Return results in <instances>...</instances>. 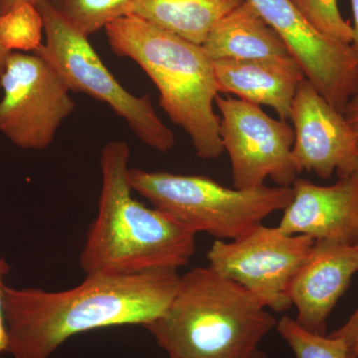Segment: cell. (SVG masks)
Masks as SVG:
<instances>
[{"label": "cell", "mask_w": 358, "mask_h": 358, "mask_svg": "<svg viewBox=\"0 0 358 358\" xmlns=\"http://www.w3.org/2000/svg\"><path fill=\"white\" fill-rule=\"evenodd\" d=\"M176 270L86 275L75 288L48 292L4 285L3 315L11 358H49L71 336L141 324L164 315L178 289Z\"/></svg>", "instance_id": "obj_1"}, {"label": "cell", "mask_w": 358, "mask_h": 358, "mask_svg": "<svg viewBox=\"0 0 358 358\" xmlns=\"http://www.w3.org/2000/svg\"><path fill=\"white\" fill-rule=\"evenodd\" d=\"M129 159L124 141H110L101 150L98 214L79 258L86 275L178 271L194 255L195 233L134 199Z\"/></svg>", "instance_id": "obj_2"}, {"label": "cell", "mask_w": 358, "mask_h": 358, "mask_svg": "<svg viewBox=\"0 0 358 358\" xmlns=\"http://www.w3.org/2000/svg\"><path fill=\"white\" fill-rule=\"evenodd\" d=\"M112 50L134 61L154 82L159 103L189 136L199 159H217L224 148L214 103L220 92L213 61L192 43L134 15L105 28Z\"/></svg>", "instance_id": "obj_3"}, {"label": "cell", "mask_w": 358, "mask_h": 358, "mask_svg": "<svg viewBox=\"0 0 358 358\" xmlns=\"http://www.w3.org/2000/svg\"><path fill=\"white\" fill-rule=\"evenodd\" d=\"M275 326L253 294L207 267L180 275L166 312L143 327L169 358H252Z\"/></svg>", "instance_id": "obj_4"}, {"label": "cell", "mask_w": 358, "mask_h": 358, "mask_svg": "<svg viewBox=\"0 0 358 358\" xmlns=\"http://www.w3.org/2000/svg\"><path fill=\"white\" fill-rule=\"evenodd\" d=\"M134 192L193 233L236 239L293 199L292 186L226 187L204 176L129 169Z\"/></svg>", "instance_id": "obj_5"}, {"label": "cell", "mask_w": 358, "mask_h": 358, "mask_svg": "<svg viewBox=\"0 0 358 358\" xmlns=\"http://www.w3.org/2000/svg\"><path fill=\"white\" fill-rule=\"evenodd\" d=\"M37 7L43 17L46 43L33 53L53 66L70 91L109 106L141 143L159 152H169L176 145V136L159 119L150 96L134 95L120 84L92 46L88 35L68 22L50 0H40Z\"/></svg>", "instance_id": "obj_6"}, {"label": "cell", "mask_w": 358, "mask_h": 358, "mask_svg": "<svg viewBox=\"0 0 358 358\" xmlns=\"http://www.w3.org/2000/svg\"><path fill=\"white\" fill-rule=\"evenodd\" d=\"M315 240L263 224L236 239L215 240L207 253L209 268L242 288L268 308L292 307L289 289L308 260Z\"/></svg>", "instance_id": "obj_7"}, {"label": "cell", "mask_w": 358, "mask_h": 358, "mask_svg": "<svg viewBox=\"0 0 358 358\" xmlns=\"http://www.w3.org/2000/svg\"><path fill=\"white\" fill-rule=\"evenodd\" d=\"M0 131L23 150L51 145L76 108L57 71L35 53L11 52L0 76Z\"/></svg>", "instance_id": "obj_8"}, {"label": "cell", "mask_w": 358, "mask_h": 358, "mask_svg": "<svg viewBox=\"0 0 358 358\" xmlns=\"http://www.w3.org/2000/svg\"><path fill=\"white\" fill-rule=\"evenodd\" d=\"M220 136L229 155L233 187L263 185L270 178L278 186H292L298 179L294 166L293 127L275 120L260 106L231 96H217Z\"/></svg>", "instance_id": "obj_9"}, {"label": "cell", "mask_w": 358, "mask_h": 358, "mask_svg": "<svg viewBox=\"0 0 358 358\" xmlns=\"http://www.w3.org/2000/svg\"><path fill=\"white\" fill-rule=\"evenodd\" d=\"M279 34L308 81L339 112L358 93V57L350 44L313 27L291 0H246Z\"/></svg>", "instance_id": "obj_10"}, {"label": "cell", "mask_w": 358, "mask_h": 358, "mask_svg": "<svg viewBox=\"0 0 358 358\" xmlns=\"http://www.w3.org/2000/svg\"><path fill=\"white\" fill-rule=\"evenodd\" d=\"M294 143L292 155L299 173L320 178H338L358 171V143L343 113L320 95L306 78L292 103Z\"/></svg>", "instance_id": "obj_11"}, {"label": "cell", "mask_w": 358, "mask_h": 358, "mask_svg": "<svg viewBox=\"0 0 358 358\" xmlns=\"http://www.w3.org/2000/svg\"><path fill=\"white\" fill-rule=\"evenodd\" d=\"M292 188L293 199L282 210L280 229L315 241L358 245V171L327 186L298 178Z\"/></svg>", "instance_id": "obj_12"}, {"label": "cell", "mask_w": 358, "mask_h": 358, "mask_svg": "<svg viewBox=\"0 0 358 358\" xmlns=\"http://www.w3.org/2000/svg\"><path fill=\"white\" fill-rule=\"evenodd\" d=\"M357 272L358 245L315 241L289 289L294 320L310 333L327 334V320Z\"/></svg>", "instance_id": "obj_13"}, {"label": "cell", "mask_w": 358, "mask_h": 358, "mask_svg": "<svg viewBox=\"0 0 358 358\" xmlns=\"http://www.w3.org/2000/svg\"><path fill=\"white\" fill-rule=\"evenodd\" d=\"M219 92L267 106L280 119H291L292 103L305 73L292 56L256 60L213 61Z\"/></svg>", "instance_id": "obj_14"}, {"label": "cell", "mask_w": 358, "mask_h": 358, "mask_svg": "<svg viewBox=\"0 0 358 358\" xmlns=\"http://www.w3.org/2000/svg\"><path fill=\"white\" fill-rule=\"evenodd\" d=\"M202 47L212 61L291 56L279 34L246 0L212 28Z\"/></svg>", "instance_id": "obj_15"}, {"label": "cell", "mask_w": 358, "mask_h": 358, "mask_svg": "<svg viewBox=\"0 0 358 358\" xmlns=\"http://www.w3.org/2000/svg\"><path fill=\"white\" fill-rule=\"evenodd\" d=\"M244 0H134L129 15L202 45L219 21Z\"/></svg>", "instance_id": "obj_16"}, {"label": "cell", "mask_w": 358, "mask_h": 358, "mask_svg": "<svg viewBox=\"0 0 358 358\" xmlns=\"http://www.w3.org/2000/svg\"><path fill=\"white\" fill-rule=\"evenodd\" d=\"M44 21L38 7L17 2L0 14V43L9 52H35L41 46Z\"/></svg>", "instance_id": "obj_17"}, {"label": "cell", "mask_w": 358, "mask_h": 358, "mask_svg": "<svg viewBox=\"0 0 358 358\" xmlns=\"http://www.w3.org/2000/svg\"><path fill=\"white\" fill-rule=\"evenodd\" d=\"M63 17L84 34L98 32L129 15L134 0H50Z\"/></svg>", "instance_id": "obj_18"}, {"label": "cell", "mask_w": 358, "mask_h": 358, "mask_svg": "<svg viewBox=\"0 0 358 358\" xmlns=\"http://www.w3.org/2000/svg\"><path fill=\"white\" fill-rule=\"evenodd\" d=\"M278 333L288 343L296 358H350L345 341L331 334L310 333L289 317L277 322Z\"/></svg>", "instance_id": "obj_19"}, {"label": "cell", "mask_w": 358, "mask_h": 358, "mask_svg": "<svg viewBox=\"0 0 358 358\" xmlns=\"http://www.w3.org/2000/svg\"><path fill=\"white\" fill-rule=\"evenodd\" d=\"M308 22L329 38L350 44L352 26L341 15L338 0H291Z\"/></svg>", "instance_id": "obj_20"}, {"label": "cell", "mask_w": 358, "mask_h": 358, "mask_svg": "<svg viewBox=\"0 0 358 358\" xmlns=\"http://www.w3.org/2000/svg\"><path fill=\"white\" fill-rule=\"evenodd\" d=\"M329 334L345 341L350 357L358 355V308L345 324Z\"/></svg>", "instance_id": "obj_21"}, {"label": "cell", "mask_w": 358, "mask_h": 358, "mask_svg": "<svg viewBox=\"0 0 358 358\" xmlns=\"http://www.w3.org/2000/svg\"><path fill=\"white\" fill-rule=\"evenodd\" d=\"M10 272V267L3 257L0 256V355L6 352L7 345H8V336H7V329L6 320L3 315V293L4 277Z\"/></svg>", "instance_id": "obj_22"}, {"label": "cell", "mask_w": 358, "mask_h": 358, "mask_svg": "<svg viewBox=\"0 0 358 358\" xmlns=\"http://www.w3.org/2000/svg\"><path fill=\"white\" fill-rule=\"evenodd\" d=\"M343 115L355 131L358 143V93L350 99V102L343 110Z\"/></svg>", "instance_id": "obj_23"}, {"label": "cell", "mask_w": 358, "mask_h": 358, "mask_svg": "<svg viewBox=\"0 0 358 358\" xmlns=\"http://www.w3.org/2000/svg\"><path fill=\"white\" fill-rule=\"evenodd\" d=\"M353 13L352 41L350 43L353 52L358 57V0H352Z\"/></svg>", "instance_id": "obj_24"}, {"label": "cell", "mask_w": 358, "mask_h": 358, "mask_svg": "<svg viewBox=\"0 0 358 358\" xmlns=\"http://www.w3.org/2000/svg\"><path fill=\"white\" fill-rule=\"evenodd\" d=\"M29 2V3L37 6V3L40 0H0V14L3 13L7 9L10 8L13 4L17 3V2Z\"/></svg>", "instance_id": "obj_25"}, {"label": "cell", "mask_w": 358, "mask_h": 358, "mask_svg": "<svg viewBox=\"0 0 358 358\" xmlns=\"http://www.w3.org/2000/svg\"><path fill=\"white\" fill-rule=\"evenodd\" d=\"M11 52L6 50L2 44L0 43V76H1L2 73H3L4 68H6L7 59H8V56L10 55Z\"/></svg>", "instance_id": "obj_26"}, {"label": "cell", "mask_w": 358, "mask_h": 358, "mask_svg": "<svg viewBox=\"0 0 358 358\" xmlns=\"http://www.w3.org/2000/svg\"><path fill=\"white\" fill-rule=\"evenodd\" d=\"M252 358H268L267 355H265V353L260 352V350H257L255 355H254V357Z\"/></svg>", "instance_id": "obj_27"}, {"label": "cell", "mask_w": 358, "mask_h": 358, "mask_svg": "<svg viewBox=\"0 0 358 358\" xmlns=\"http://www.w3.org/2000/svg\"><path fill=\"white\" fill-rule=\"evenodd\" d=\"M350 358H358V355H355V357H350Z\"/></svg>", "instance_id": "obj_28"}]
</instances>
